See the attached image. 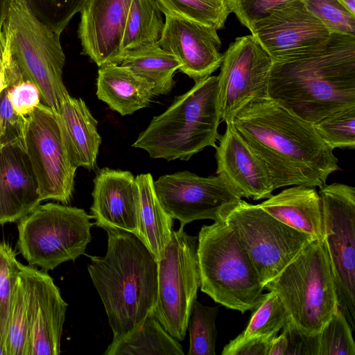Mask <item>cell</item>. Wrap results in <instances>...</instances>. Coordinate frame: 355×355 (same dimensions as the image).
Instances as JSON below:
<instances>
[{
	"mask_svg": "<svg viewBox=\"0 0 355 355\" xmlns=\"http://www.w3.org/2000/svg\"><path fill=\"white\" fill-rule=\"evenodd\" d=\"M232 123L264 164L275 189L295 185L320 188L340 168L334 149L313 124L268 97L250 102Z\"/></svg>",
	"mask_w": 355,
	"mask_h": 355,
	"instance_id": "obj_1",
	"label": "cell"
},
{
	"mask_svg": "<svg viewBox=\"0 0 355 355\" xmlns=\"http://www.w3.org/2000/svg\"><path fill=\"white\" fill-rule=\"evenodd\" d=\"M267 96L311 124L355 106V35L333 32L315 48L272 61Z\"/></svg>",
	"mask_w": 355,
	"mask_h": 355,
	"instance_id": "obj_2",
	"label": "cell"
},
{
	"mask_svg": "<svg viewBox=\"0 0 355 355\" xmlns=\"http://www.w3.org/2000/svg\"><path fill=\"white\" fill-rule=\"evenodd\" d=\"M107 252L89 257L87 270L104 306L112 341L135 331L155 308L157 260L135 234L105 227Z\"/></svg>",
	"mask_w": 355,
	"mask_h": 355,
	"instance_id": "obj_3",
	"label": "cell"
},
{
	"mask_svg": "<svg viewBox=\"0 0 355 355\" xmlns=\"http://www.w3.org/2000/svg\"><path fill=\"white\" fill-rule=\"evenodd\" d=\"M220 120L218 76H209L153 117L132 147L146 150L153 159L187 161L206 147L217 146Z\"/></svg>",
	"mask_w": 355,
	"mask_h": 355,
	"instance_id": "obj_4",
	"label": "cell"
},
{
	"mask_svg": "<svg viewBox=\"0 0 355 355\" xmlns=\"http://www.w3.org/2000/svg\"><path fill=\"white\" fill-rule=\"evenodd\" d=\"M2 31L6 75L34 83L44 104L58 112L69 94L62 80L65 55L60 35L42 23L25 0H11Z\"/></svg>",
	"mask_w": 355,
	"mask_h": 355,
	"instance_id": "obj_5",
	"label": "cell"
},
{
	"mask_svg": "<svg viewBox=\"0 0 355 355\" xmlns=\"http://www.w3.org/2000/svg\"><path fill=\"white\" fill-rule=\"evenodd\" d=\"M281 300L290 322L302 334L320 333L338 308L334 275L324 239L306 246L264 285Z\"/></svg>",
	"mask_w": 355,
	"mask_h": 355,
	"instance_id": "obj_6",
	"label": "cell"
},
{
	"mask_svg": "<svg viewBox=\"0 0 355 355\" xmlns=\"http://www.w3.org/2000/svg\"><path fill=\"white\" fill-rule=\"evenodd\" d=\"M200 290L216 302L244 313L260 301L259 277L231 227L221 219L197 237Z\"/></svg>",
	"mask_w": 355,
	"mask_h": 355,
	"instance_id": "obj_7",
	"label": "cell"
},
{
	"mask_svg": "<svg viewBox=\"0 0 355 355\" xmlns=\"http://www.w3.org/2000/svg\"><path fill=\"white\" fill-rule=\"evenodd\" d=\"M91 215L83 209L39 205L18 223V248L30 265L45 270L85 254L92 240Z\"/></svg>",
	"mask_w": 355,
	"mask_h": 355,
	"instance_id": "obj_8",
	"label": "cell"
},
{
	"mask_svg": "<svg viewBox=\"0 0 355 355\" xmlns=\"http://www.w3.org/2000/svg\"><path fill=\"white\" fill-rule=\"evenodd\" d=\"M218 219L231 227L263 287L315 240L241 198L226 205Z\"/></svg>",
	"mask_w": 355,
	"mask_h": 355,
	"instance_id": "obj_9",
	"label": "cell"
},
{
	"mask_svg": "<svg viewBox=\"0 0 355 355\" xmlns=\"http://www.w3.org/2000/svg\"><path fill=\"white\" fill-rule=\"evenodd\" d=\"M200 287L197 237L180 227L157 261V297L153 314L177 340H183Z\"/></svg>",
	"mask_w": 355,
	"mask_h": 355,
	"instance_id": "obj_10",
	"label": "cell"
},
{
	"mask_svg": "<svg viewBox=\"0 0 355 355\" xmlns=\"http://www.w3.org/2000/svg\"><path fill=\"white\" fill-rule=\"evenodd\" d=\"M318 193L338 306L354 331L355 188L342 183L325 184Z\"/></svg>",
	"mask_w": 355,
	"mask_h": 355,
	"instance_id": "obj_11",
	"label": "cell"
},
{
	"mask_svg": "<svg viewBox=\"0 0 355 355\" xmlns=\"http://www.w3.org/2000/svg\"><path fill=\"white\" fill-rule=\"evenodd\" d=\"M24 142L42 201L69 203L77 168L68 155L55 111L40 103L27 116Z\"/></svg>",
	"mask_w": 355,
	"mask_h": 355,
	"instance_id": "obj_12",
	"label": "cell"
},
{
	"mask_svg": "<svg viewBox=\"0 0 355 355\" xmlns=\"http://www.w3.org/2000/svg\"><path fill=\"white\" fill-rule=\"evenodd\" d=\"M272 60L252 35L236 37L223 53L218 76L221 120L232 122L252 101L266 98Z\"/></svg>",
	"mask_w": 355,
	"mask_h": 355,
	"instance_id": "obj_13",
	"label": "cell"
},
{
	"mask_svg": "<svg viewBox=\"0 0 355 355\" xmlns=\"http://www.w3.org/2000/svg\"><path fill=\"white\" fill-rule=\"evenodd\" d=\"M154 188L164 211L182 227L196 220L216 221L226 205L241 199L219 175L201 177L188 171L160 176Z\"/></svg>",
	"mask_w": 355,
	"mask_h": 355,
	"instance_id": "obj_14",
	"label": "cell"
},
{
	"mask_svg": "<svg viewBox=\"0 0 355 355\" xmlns=\"http://www.w3.org/2000/svg\"><path fill=\"white\" fill-rule=\"evenodd\" d=\"M250 31L272 61L285 60L315 48L331 34L301 0L274 8L254 22Z\"/></svg>",
	"mask_w": 355,
	"mask_h": 355,
	"instance_id": "obj_15",
	"label": "cell"
},
{
	"mask_svg": "<svg viewBox=\"0 0 355 355\" xmlns=\"http://www.w3.org/2000/svg\"><path fill=\"white\" fill-rule=\"evenodd\" d=\"M30 327L28 355H58L68 304L46 272L21 263Z\"/></svg>",
	"mask_w": 355,
	"mask_h": 355,
	"instance_id": "obj_16",
	"label": "cell"
},
{
	"mask_svg": "<svg viewBox=\"0 0 355 355\" xmlns=\"http://www.w3.org/2000/svg\"><path fill=\"white\" fill-rule=\"evenodd\" d=\"M157 44L178 60L179 70L195 83L211 76L222 63L217 31L186 18L165 15Z\"/></svg>",
	"mask_w": 355,
	"mask_h": 355,
	"instance_id": "obj_17",
	"label": "cell"
},
{
	"mask_svg": "<svg viewBox=\"0 0 355 355\" xmlns=\"http://www.w3.org/2000/svg\"><path fill=\"white\" fill-rule=\"evenodd\" d=\"M132 0H85L78 35L82 52L98 67L119 64L121 44Z\"/></svg>",
	"mask_w": 355,
	"mask_h": 355,
	"instance_id": "obj_18",
	"label": "cell"
},
{
	"mask_svg": "<svg viewBox=\"0 0 355 355\" xmlns=\"http://www.w3.org/2000/svg\"><path fill=\"white\" fill-rule=\"evenodd\" d=\"M216 148V173L239 197L258 200L271 197L275 190L261 159L236 132L232 122Z\"/></svg>",
	"mask_w": 355,
	"mask_h": 355,
	"instance_id": "obj_19",
	"label": "cell"
},
{
	"mask_svg": "<svg viewBox=\"0 0 355 355\" xmlns=\"http://www.w3.org/2000/svg\"><path fill=\"white\" fill-rule=\"evenodd\" d=\"M90 208L94 225L114 227L137 236L139 227V198L135 178L128 171L103 168L94 179Z\"/></svg>",
	"mask_w": 355,
	"mask_h": 355,
	"instance_id": "obj_20",
	"label": "cell"
},
{
	"mask_svg": "<svg viewBox=\"0 0 355 355\" xmlns=\"http://www.w3.org/2000/svg\"><path fill=\"white\" fill-rule=\"evenodd\" d=\"M42 202L25 146L0 148V224L21 219Z\"/></svg>",
	"mask_w": 355,
	"mask_h": 355,
	"instance_id": "obj_21",
	"label": "cell"
},
{
	"mask_svg": "<svg viewBox=\"0 0 355 355\" xmlns=\"http://www.w3.org/2000/svg\"><path fill=\"white\" fill-rule=\"evenodd\" d=\"M55 112L71 162L76 168L93 170L96 165L101 137L97 130L98 122L85 101L68 94Z\"/></svg>",
	"mask_w": 355,
	"mask_h": 355,
	"instance_id": "obj_22",
	"label": "cell"
},
{
	"mask_svg": "<svg viewBox=\"0 0 355 355\" xmlns=\"http://www.w3.org/2000/svg\"><path fill=\"white\" fill-rule=\"evenodd\" d=\"M259 205L289 227L315 239H324L321 200L315 187L295 185Z\"/></svg>",
	"mask_w": 355,
	"mask_h": 355,
	"instance_id": "obj_23",
	"label": "cell"
},
{
	"mask_svg": "<svg viewBox=\"0 0 355 355\" xmlns=\"http://www.w3.org/2000/svg\"><path fill=\"white\" fill-rule=\"evenodd\" d=\"M96 96L110 109L125 116L148 107L155 95L144 79L127 67L110 63L98 69Z\"/></svg>",
	"mask_w": 355,
	"mask_h": 355,
	"instance_id": "obj_24",
	"label": "cell"
},
{
	"mask_svg": "<svg viewBox=\"0 0 355 355\" xmlns=\"http://www.w3.org/2000/svg\"><path fill=\"white\" fill-rule=\"evenodd\" d=\"M119 64L130 69L153 88L155 96L169 94L174 73L181 67L178 60L161 48L157 42L146 43L125 51Z\"/></svg>",
	"mask_w": 355,
	"mask_h": 355,
	"instance_id": "obj_25",
	"label": "cell"
},
{
	"mask_svg": "<svg viewBox=\"0 0 355 355\" xmlns=\"http://www.w3.org/2000/svg\"><path fill=\"white\" fill-rule=\"evenodd\" d=\"M139 198V227L137 236L158 261L170 241L173 218L161 205L150 173L135 177Z\"/></svg>",
	"mask_w": 355,
	"mask_h": 355,
	"instance_id": "obj_26",
	"label": "cell"
},
{
	"mask_svg": "<svg viewBox=\"0 0 355 355\" xmlns=\"http://www.w3.org/2000/svg\"><path fill=\"white\" fill-rule=\"evenodd\" d=\"M105 355H184L178 341L171 336L153 311L125 338L112 341Z\"/></svg>",
	"mask_w": 355,
	"mask_h": 355,
	"instance_id": "obj_27",
	"label": "cell"
},
{
	"mask_svg": "<svg viewBox=\"0 0 355 355\" xmlns=\"http://www.w3.org/2000/svg\"><path fill=\"white\" fill-rule=\"evenodd\" d=\"M162 13L155 0H132L121 44V56L141 44L157 42L164 26Z\"/></svg>",
	"mask_w": 355,
	"mask_h": 355,
	"instance_id": "obj_28",
	"label": "cell"
},
{
	"mask_svg": "<svg viewBox=\"0 0 355 355\" xmlns=\"http://www.w3.org/2000/svg\"><path fill=\"white\" fill-rule=\"evenodd\" d=\"M164 15L186 18L216 31L221 29L231 12L230 0H155Z\"/></svg>",
	"mask_w": 355,
	"mask_h": 355,
	"instance_id": "obj_29",
	"label": "cell"
},
{
	"mask_svg": "<svg viewBox=\"0 0 355 355\" xmlns=\"http://www.w3.org/2000/svg\"><path fill=\"white\" fill-rule=\"evenodd\" d=\"M252 311L245 329L234 340H272L289 320L281 300L272 291L263 294Z\"/></svg>",
	"mask_w": 355,
	"mask_h": 355,
	"instance_id": "obj_30",
	"label": "cell"
},
{
	"mask_svg": "<svg viewBox=\"0 0 355 355\" xmlns=\"http://www.w3.org/2000/svg\"><path fill=\"white\" fill-rule=\"evenodd\" d=\"M5 346L6 355H28L30 327L27 296L20 275L10 305Z\"/></svg>",
	"mask_w": 355,
	"mask_h": 355,
	"instance_id": "obj_31",
	"label": "cell"
},
{
	"mask_svg": "<svg viewBox=\"0 0 355 355\" xmlns=\"http://www.w3.org/2000/svg\"><path fill=\"white\" fill-rule=\"evenodd\" d=\"M218 309V306H207L197 300L194 301L187 326L189 332L188 355H216V319Z\"/></svg>",
	"mask_w": 355,
	"mask_h": 355,
	"instance_id": "obj_32",
	"label": "cell"
},
{
	"mask_svg": "<svg viewBox=\"0 0 355 355\" xmlns=\"http://www.w3.org/2000/svg\"><path fill=\"white\" fill-rule=\"evenodd\" d=\"M318 135L332 149L355 147V106L337 111L313 124Z\"/></svg>",
	"mask_w": 355,
	"mask_h": 355,
	"instance_id": "obj_33",
	"label": "cell"
},
{
	"mask_svg": "<svg viewBox=\"0 0 355 355\" xmlns=\"http://www.w3.org/2000/svg\"><path fill=\"white\" fill-rule=\"evenodd\" d=\"M352 331L338 308L319 334L318 355H354Z\"/></svg>",
	"mask_w": 355,
	"mask_h": 355,
	"instance_id": "obj_34",
	"label": "cell"
},
{
	"mask_svg": "<svg viewBox=\"0 0 355 355\" xmlns=\"http://www.w3.org/2000/svg\"><path fill=\"white\" fill-rule=\"evenodd\" d=\"M21 263L11 247L0 243V332L4 340L10 305L20 274Z\"/></svg>",
	"mask_w": 355,
	"mask_h": 355,
	"instance_id": "obj_35",
	"label": "cell"
},
{
	"mask_svg": "<svg viewBox=\"0 0 355 355\" xmlns=\"http://www.w3.org/2000/svg\"><path fill=\"white\" fill-rule=\"evenodd\" d=\"M31 12L44 24L61 35L85 0H25Z\"/></svg>",
	"mask_w": 355,
	"mask_h": 355,
	"instance_id": "obj_36",
	"label": "cell"
},
{
	"mask_svg": "<svg viewBox=\"0 0 355 355\" xmlns=\"http://www.w3.org/2000/svg\"><path fill=\"white\" fill-rule=\"evenodd\" d=\"M331 33L355 35V15L338 0H301Z\"/></svg>",
	"mask_w": 355,
	"mask_h": 355,
	"instance_id": "obj_37",
	"label": "cell"
},
{
	"mask_svg": "<svg viewBox=\"0 0 355 355\" xmlns=\"http://www.w3.org/2000/svg\"><path fill=\"white\" fill-rule=\"evenodd\" d=\"M8 91L9 85L0 94V148L15 144L25 146L27 117L14 111Z\"/></svg>",
	"mask_w": 355,
	"mask_h": 355,
	"instance_id": "obj_38",
	"label": "cell"
},
{
	"mask_svg": "<svg viewBox=\"0 0 355 355\" xmlns=\"http://www.w3.org/2000/svg\"><path fill=\"white\" fill-rule=\"evenodd\" d=\"M230 1L232 12L250 30L254 22L267 16L274 8L295 0Z\"/></svg>",
	"mask_w": 355,
	"mask_h": 355,
	"instance_id": "obj_39",
	"label": "cell"
},
{
	"mask_svg": "<svg viewBox=\"0 0 355 355\" xmlns=\"http://www.w3.org/2000/svg\"><path fill=\"white\" fill-rule=\"evenodd\" d=\"M9 98L14 111L27 117L40 105L41 95L37 87L31 81L20 80L9 85Z\"/></svg>",
	"mask_w": 355,
	"mask_h": 355,
	"instance_id": "obj_40",
	"label": "cell"
},
{
	"mask_svg": "<svg viewBox=\"0 0 355 355\" xmlns=\"http://www.w3.org/2000/svg\"><path fill=\"white\" fill-rule=\"evenodd\" d=\"M288 340L287 354L318 355L319 334L307 336L300 333L289 321L282 328Z\"/></svg>",
	"mask_w": 355,
	"mask_h": 355,
	"instance_id": "obj_41",
	"label": "cell"
},
{
	"mask_svg": "<svg viewBox=\"0 0 355 355\" xmlns=\"http://www.w3.org/2000/svg\"><path fill=\"white\" fill-rule=\"evenodd\" d=\"M272 340L250 339L245 340H232L227 344L222 355H267Z\"/></svg>",
	"mask_w": 355,
	"mask_h": 355,
	"instance_id": "obj_42",
	"label": "cell"
},
{
	"mask_svg": "<svg viewBox=\"0 0 355 355\" xmlns=\"http://www.w3.org/2000/svg\"><path fill=\"white\" fill-rule=\"evenodd\" d=\"M288 347L286 334L283 331L282 334L276 336L270 341L267 355H286Z\"/></svg>",
	"mask_w": 355,
	"mask_h": 355,
	"instance_id": "obj_43",
	"label": "cell"
},
{
	"mask_svg": "<svg viewBox=\"0 0 355 355\" xmlns=\"http://www.w3.org/2000/svg\"><path fill=\"white\" fill-rule=\"evenodd\" d=\"M6 38L2 29H0V70L5 69Z\"/></svg>",
	"mask_w": 355,
	"mask_h": 355,
	"instance_id": "obj_44",
	"label": "cell"
},
{
	"mask_svg": "<svg viewBox=\"0 0 355 355\" xmlns=\"http://www.w3.org/2000/svg\"><path fill=\"white\" fill-rule=\"evenodd\" d=\"M11 0H0V29H2Z\"/></svg>",
	"mask_w": 355,
	"mask_h": 355,
	"instance_id": "obj_45",
	"label": "cell"
},
{
	"mask_svg": "<svg viewBox=\"0 0 355 355\" xmlns=\"http://www.w3.org/2000/svg\"><path fill=\"white\" fill-rule=\"evenodd\" d=\"M9 85L5 71L0 70V94Z\"/></svg>",
	"mask_w": 355,
	"mask_h": 355,
	"instance_id": "obj_46",
	"label": "cell"
},
{
	"mask_svg": "<svg viewBox=\"0 0 355 355\" xmlns=\"http://www.w3.org/2000/svg\"><path fill=\"white\" fill-rule=\"evenodd\" d=\"M352 15H355V0H338Z\"/></svg>",
	"mask_w": 355,
	"mask_h": 355,
	"instance_id": "obj_47",
	"label": "cell"
},
{
	"mask_svg": "<svg viewBox=\"0 0 355 355\" xmlns=\"http://www.w3.org/2000/svg\"><path fill=\"white\" fill-rule=\"evenodd\" d=\"M0 355H6L5 340L0 332Z\"/></svg>",
	"mask_w": 355,
	"mask_h": 355,
	"instance_id": "obj_48",
	"label": "cell"
}]
</instances>
